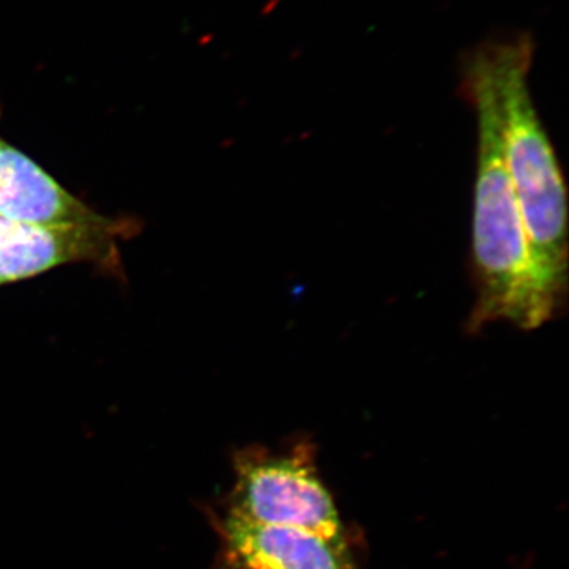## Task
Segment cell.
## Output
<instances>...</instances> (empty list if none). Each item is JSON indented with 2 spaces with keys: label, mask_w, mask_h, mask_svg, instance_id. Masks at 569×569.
I'll return each mask as SVG.
<instances>
[{
  "label": "cell",
  "mask_w": 569,
  "mask_h": 569,
  "mask_svg": "<svg viewBox=\"0 0 569 569\" xmlns=\"http://www.w3.org/2000/svg\"><path fill=\"white\" fill-rule=\"evenodd\" d=\"M471 107L478 121L471 227L477 299L467 329L478 332L505 321L522 331H533L557 317L568 288L546 271L531 247L492 116L482 104Z\"/></svg>",
  "instance_id": "2"
},
{
  "label": "cell",
  "mask_w": 569,
  "mask_h": 569,
  "mask_svg": "<svg viewBox=\"0 0 569 569\" xmlns=\"http://www.w3.org/2000/svg\"><path fill=\"white\" fill-rule=\"evenodd\" d=\"M219 537L216 569H359L351 548L310 531L209 515Z\"/></svg>",
  "instance_id": "5"
},
{
  "label": "cell",
  "mask_w": 569,
  "mask_h": 569,
  "mask_svg": "<svg viewBox=\"0 0 569 569\" xmlns=\"http://www.w3.org/2000/svg\"><path fill=\"white\" fill-rule=\"evenodd\" d=\"M138 230L140 223L133 219H110L96 224H37L0 217V287L78 263L119 274V239L130 238Z\"/></svg>",
  "instance_id": "4"
},
{
  "label": "cell",
  "mask_w": 569,
  "mask_h": 569,
  "mask_svg": "<svg viewBox=\"0 0 569 569\" xmlns=\"http://www.w3.org/2000/svg\"><path fill=\"white\" fill-rule=\"evenodd\" d=\"M224 511L252 522L291 527L350 548L348 531L317 466L316 447L298 441L280 451L239 449Z\"/></svg>",
  "instance_id": "3"
},
{
  "label": "cell",
  "mask_w": 569,
  "mask_h": 569,
  "mask_svg": "<svg viewBox=\"0 0 569 569\" xmlns=\"http://www.w3.org/2000/svg\"><path fill=\"white\" fill-rule=\"evenodd\" d=\"M533 40L526 33L468 51L460 91L496 122L501 153L539 263L568 288V194L556 149L531 99Z\"/></svg>",
  "instance_id": "1"
},
{
  "label": "cell",
  "mask_w": 569,
  "mask_h": 569,
  "mask_svg": "<svg viewBox=\"0 0 569 569\" xmlns=\"http://www.w3.org/2000/svg\"><path fill=\"white\" fill-rule=\"evenodd\" d=\"M0 217L37 224H96L111 219L93 211L2 133Z\"/></svg>",
  "instance_id": "6"
}]
</instances>
